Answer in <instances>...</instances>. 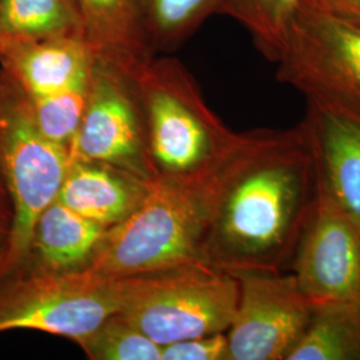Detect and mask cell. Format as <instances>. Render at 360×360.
Wrapping results in <instances>:
<instances>
[{"label": "cell", "mask_w": 360, "mask_h": 360, "mask_svg": "<svg viewBox=\"0 0 360 360\" xmlns=\"http://www.w3.org/2000/svg\"><path fill=\"white\" fill-rule=\"evenodd\" d=\"M316 193L302 123L245 131L208 181L202 262L231 275L282 272L294 257Z\"/></svg>", "instance_id": "cell-1"}, {"label": "cell", "mask_w": 360, "mask_h": 360, "mask_svg": "<svg viewBox=\"0 0 360 360\" xmlns=\"http://www.w3.org/2000/svg\"><path fill=\"white\" fill-rule=\"evenodd\" d=\"M153 180L206 184L242 141L207 104L180 60L155 56L136 75Z\"/></svg>", "instance_id": "cell-2"}, {"label": "cell", "mask_w": 360, "mask_h": 360, "mask_svg": "<svg viewBox=\"0 0 360 360\" xmlns=\"http://www.w3.org/2000/svg\"><path fill=\"white\" fill-rule=\"evenodd\" d=\"M208 183L153 180L129 218L108 229L91 263L110 278H126L202 262Z\"/></svg>", "instance_id": "cell-3"}, {"label": "cell", "mask_w": 360, "mask_h": 360, "mask_svg": "<svg viewBox=\"0 0 360 360\" xmlns=\"http://www.w3.org/2000/svg\"><path fill=\"white\" fill-rule=\"evenodd\" d=\"M117 281V314L160 346L227 333L238 306L236 278L203 262Z\"/></svg>", "instance_id": "cell-4"}, {"label": "cell", "mask_w": 360, "mask_h": 360, "mask_svg": "<svg viewBox=\"0 0 360 360\" xmlns=\"http://www.w3.org/2000/svg\"><path fill=\"white\" fill-rule=\"evenodd\" d=\"M119 311V281L92 269L15 267L0 276V334L34 330L79 345Z\"/></svg>", "instance_id": "cell-5"}, {"label": "cell", "mask_w": 360, "mask_h": 360, "mask_svg": "<svg viewBox=\"0 0 360 360\" xmlns=\"http://www.w3.org/2000/svg\"><path fill=\"white\" fill-rule=\"evenodd\" d=\"M68 162V148L39 131L27 95L13 79L0 139V172L13 221L0 276L26 257L37 220L59 196Z\"/></svg>", "instance_id": "cell-6"}, {"label": "cell", "mask_w": 360, "mask_h": 360, "mask_svg": "<svg viewBox=\"0 0 360 360\" xmlns=\"http://www.w3.org/2000/svg\"><path fill=\"white\" fill-rule=\"evenodd\" d=\"M272 63L309 103L360 119V26L300 6Z\"/></svg>", "instance_id": "cell-7"}, {"label": "cell", "mask_w": 360, "mask_h": 360, "mask_svg": "<svg viewBox=\"0 0 360 360\" xmlns=\"http://www.w3.org/2000/svg\"><path fill=\"white\" fill-rule=\"evenodd\" d=\"M68 156L123 168L153 181L136 75L95 58L86 111Z\"/></svg>", "instance_id": "cell-8"}, {"label": "cell", "mask_w": 360, "mask_h": 360, "mask_svg": "<svg viewBox=\"0 0 360 360\" xmlns=\"http://www.w3.org/2000/svg\"><path fill=\"white\" fill-rule=\"evenodd\" d=\"M238 306L227 330L229 360H287L309 326L314 304L292 274L239 272Z\"/></svg>", "instance_id": "cell-9"}, {"label": "cell", "mask_w": 360, "mask_h": 360, "mask_svg": "<svg viewBox=\"0 0 360 360\" xmlns=\"http://www.w3.org/2000/svg\"><path fill=\"white\" fill-rule=\"evenodd\" d=\"M292 263L296 283L314 306H360L359 226L319 188Z\"/></svg>", "instance_id": "cell-10"}, {"label": "cell", "mask_w": 360, "mask_h": 360, "mask_svg": "<svg viewBox=\"0 0 360 360\" xmlns=\"http://www.w3.org/2000/svg\"><path fill=\"white\" fill-rule=\"evenodd\" d=\"M300 123L318 188L360 229V119L307 102Z\"/></svg>", "instance_id": "cell-11"}, {"label": "cell", "mask_w": 360, "mask_h": 360, "mask_svg": "<svg viewBox=\"0 0 360 360\" xmlns=\"http://www.w3.org/2000/svg\"><path fill=\"white\" fill-rule=\"evenodd\" d=\"M94 62L95 55L84 38L0 43V68L31 99L89 80Z\"/></svg>", "instance_id": "cell-12"}, {"label": "cell", "mask_w": 360, "mask_h": 360, "mask_svg": "<svg viewBox=\"0 0 360 360\" xmlns=\"http://www.w3.org/2000/svg\"><path fill=\"white\" fill-rule=\"evenodd\" d=\"M151 186L123 168L70 159L58 199L84 218L111 229L129 218Z\"/></svg>", "instance_id": "cell-13"}, {"label": "cell", "mask_w": 360, "mask_h": 360, "mask_svg": "<svg viewBox=\"0 0 360 360\" xmlns=\"http://www.w3.org/2000/svg\"><path fill=\"white\" fill-rule=\"evenodd\" d=\"M107 230L56 199L40 214L26 257L15 267L55 272L90 269Z\"/></svg>", "instance_id": "cell-14"}, {"label": "cell", "mask_w": 360, "mask_h": 360, "mask_svg": "<svg viewBox=\"0 0 360 360\" xmlns=\"http://www.w3.org/2000/svg\"><path fill=\"white\" fill-rule=\"evenodd\" d=\"M96 59L138 75L155 56L143 35L138 0H77Z\"/></svg>", "instance_id": "cell-15"}, {"label": "cell", "mask_w": 360, "mask_h": 360, "mask_svg": "<svg viewBox=\"0 0 360 360\" xmlns=\"http://www.w3.org/2000/svg\"><path fill=\"white\" fill-rule=\"evenodd\" d=\"M84 38L77 0H0V43Z\"/></svg>", "instance_id": "cell-16"}, {"label": "cell", "mask_w": 360, "mask_h": 360, "mask_svg": "<svg viewBox=\"0 0 360 360\" xmlns=\"http://www.w3.org/2000/svg\"><path fill=\"white\" fill-rule=\"evenodd\" d=\"M287 360H360V306H314L309 326Z\"/></svg>", "instance_id": "cell-17"}, {"label": "cell", "mask_w": 360, "mask_h": 360, "mask_svg": "<svg viewBox=\"0 0 360 360\" xmlns=\"http://www.w3.org/2000/svg\"><path fill=\"white\" fill-rule=\"evenodd\" d=\"M230 0H138L143 35L154 56L169 53L208 18L227 15Z\"/></svg>", "instance_id": "cell-18"}, {"label": "cell", "mask_w": 360, "mask_h": 360, "mask_svg": "<svg viewBox=\"0 0 360 360\" xmlns=\"http://www.w3.org/2000/svg\"><path fill=\"white\" fill-rule=\"evenodd\" d=\"M304 0H230L227 15L250 32L259 52L272 63L288 26Z\"/></svg>", "instance_id": "cell-19"}, {"label": "cell", "mask_w": 360, "mask_h": 360, "mask_svg": "<svg viewBox=\"0 0 360 360\" xmlns=\"http://www.w3.org/2000/svg\"><path fill=\"white\" fill-rule=\"evenodd\" d=\"M77 346L91 360H160L162 352L160 345L117 312Z\"/></svg>", "instance_id": "cell-20"}, {"label": "cell", "mask_w": 360, "mask_h": 360, "mask_svg": "<svg viewBox=\"0 0 360 360\" xmlns=\"http://www.w3.org/2000/svg\"><path fill=\"white\" fill-rule=\"evenodd\" d=\"M90 80L56 94L28 98L31 112L39 131L51 142L70 147L86 111Z\"/></svg>", "instance_id": "cell-21"}, {"label": "cell", "mask_w": 360, "mask_h": 360, "mask_svg": "<svg viewBox=\"0 0 360 360\" xmlns=\"http://www.w3.org/2000/svg\"><path fill=\"white\" fill-rule=\"evenodd\" d=\"M160 360H229L227 334L205 335L162 346Z\"/></svg>", "instance_id": "cell-22"}, {"label": "cell", "mask_w": 360, "mask_h": 360, "mask_svg": "<svg viewBox=\"0 0 360 360\" xmlns=\"http://www.w3.org/2000/svg\"><path fill=\"white\" fill-rule=\"evenodd\" d=\"M302 6L360 26V0H304Z\"/></svg>", "instance_id": "cell-23"}, {"label": "cell", "mask_w": 360, "mask_h": 360, "mask_svg": "<svg viewBox=\"0 0 360 360\" xmlns=\"http://www.w3.org/2000/svg\"><path fill=\"white\" fill-rule=\"evenodd\" d=\"M13 86V79L10 75L0 68V139H1V124H3V115H4V110H6V103L8 99V94ZM0 196L8 199L3 179H1V172H0Z\"/></svg>", "instance_id": "cell-24"}, {"label": "cell", "mask_w": 360, "mask_h": 360, "mask_svg": "<svg viewBox=\"0 0 360 360\" xmlns=\"http://www.w3.org/2000/svg\"><path fill=\"white\" fill-rule=\"evenodd\" d=\"M13 221V210L10 200L0 196V240L8 238Z\"/></svg>", "instance_id": "cell-25"}, {"label": "cell", "mask_w": 360, "mask_h": 360, "mask_svg": "<svg viewBox=\"0 0 360 360\" xmlns=\"http://www.w3.org/2000/svg\"><path fill=\"white\" fill-rule=\"evenodd\" d=\"M6 252H7V238L0 240V274H1V270H3Z\"/></svg>", "instance_id": "cell-26"}]
</instances>
